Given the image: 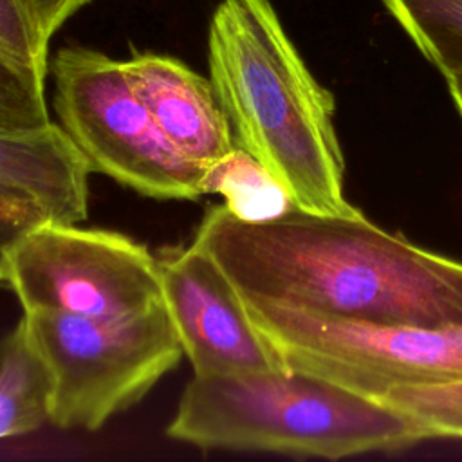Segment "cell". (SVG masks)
Instances as JSON below:
<instances>
[{"mask_svg": "<svg viewBox=\"0 0 462 462\" xmlns=\"http://www.w3.org/2000/svg\"><path fill=\"white\" fill-rule=\"evenodd\" d=\"M0 56L47 79L49 43L25 0H0Z\"/></svg>", "mask_w": 462, "mask_h": 462, "instance_id": "2e32d148", "label": "cell"}, {"mask_svg": "<svg viewBox=\"0 0 462 462\" xmlns=\"http://www.w3.org/2000/svg\"><path fill=\"white\" fill-rule=\"evenodd\" d=\"M49 123L45 79L0 56V130H27Z\"/></svg>", "mask_w": 462, "mask_h": 462, "instance_id": "9a60e30c", "label": "cell"}, {"mask_svg": "<svg viewBox=\"0 0 462 462\" xmlns=\"http://www.w3.org/2000/svg\"><path fill=\"white\" fill-rule=\"evenodd\" d=\"M166 437L199 449L330 460L433 439L402 411L292 370L193 375Z\"/></svg>", "mask_w": 462, "mask_h": 462, "instance_id": "3957f363", "label": "cell"}, {"mask_svg": "<svg viewBox=\"0 0 462 462\" xmlns=\"http://www.w3.org/2000/svg\"><path fill=\"white\" fill-rule=\"evenodd\" d=\"M88 2L90 0H25L47 43H51V38L69 18Z\"/></svg>", "mask_w": 462, "mask_h": 462, "instance_id": "ac0fdd59", "label": "cell"}, {"mask_svg": "<svg viewBox=\"0 0 462 462\" xmlns=\"http://www.w3.org/2000/svg\"><path fill=\"white\" fill-rule=\"evenodd\" d=\"M52 220L31 193L0 182V282H5L7 260L16 242L36 226Z\"/></svg>", "mask_w": 462, "mask_h": 462, "instance_id": "e0dca14e", "label": "cell"}, {"mask_svg": "<svg viewBox=\"0 0 462 462\" xmlns=\"http://www.w3.org/2000/svg\"><path fill=\"white\" fill-rule=\"evenodd\" d=\"M157 260L162 303L195 377L289 370L213 258L189 244Z\"/></svg>", "mask_w": 462, "mask_h": 462, "instance_id": "ba28073f", "label": "cell"}, {"mask_svg": "<svg viewBox=\"0 0 462 462\" xmlns=\"http://www.w3.org/2000/svg\"><path fill=\"white\" fill-rule=\"evenodd\" d=\"M444 78L462 76V0H381Z\"/></svg>", "mask_w": 462, "mask_h": 462, "instance_id": "4fadbf2b", "label": "cell"}, {"mask_svg": "<svg viewBox=\"0 0 462 462\" xmlns=\"http://www.w3.org/2000/svg\"><path fill=\"white\" fill-rule=\"evenodd\" d=\"M381 404L410 415L433 439H462V379L397 392Z\"/></svg>", "mask_w": 462, "mask_h": 462, "instance_id": "5bb4252c", "label": "cell"}, {"mask_svg": "<svg viewBox=\"0 0 462 462\" xmlns=\"http://www.w3.org/2000/svg\"><path fill=\"white\" fill-rule=\"evenodd\" d=\"M191 245L224 271L244 303L415 327H462V262L372 224L361 211L292 208L242 222L209 206Z\"/></svg>", "mask_w": 462, "mask_h": 462, "instance_id": "6da1fadb", "label": "cell"}, {"mask_svg": "<svg viewBox=\"0 0 462 462\" xmlns=\"http://www.w3.org/2000/svg\"><path fill=\"white\" fill-rule=\"evenodd\" d=\"M202 188L204 195H220L242 222H267L296 208L282 180L240 144L204 170Z\"/></svg>", "mask_w": 462, "mask_h": 462, "instance_id": "7c38bea8", "label": "cell"}, {"mask_svg": "<svg viewBox=\"0 0 462 462\" xmlns=\"http://www.w3.org/2000/svg\"><path fill=\"white\" fill-rule=\"evenodd\" d=\"M125 70L161 132L186 159L206 170L236 146L209 78L157 52H132Z\"/></svg>", "mask_w": 462, "mask_h": 462, "instance_id": "9c48e42d", "label": "cell"}, {"mask_svg": "<svg viewBox=\"0 0 462 462\" xmlns=\"http://www.w3.org/2000/svg\"><path fill=\"white\" fill-rule=\"evenodd\" d=\"M49 374V422L96 431L139 402L184 356L164 303L121 319L22 316Z\"/></svg>", "mask_w": 462, "mask_h": 462, "instance_id": "277c9868", "label": "cell"}, {"mask_svg": "<svg viewBox=\"0 0 462 462\" xmlns=\"http://www.w3.org/2000/svg\"><path fill=\"white\" fill-rule=\"evenodd\" d=\"M49 374L25 323L0 337V440L22 437L49 422Z\"/></svg>", "mask_w": 462, "mask_h": 462, "instance_id": "8fae6325", "label": "cell"}, {"mask_svg": "<svg viewBox=\"0 0 462 462\" xmlns=\"http://www.w3.org/2000/svg\"><path fill=\"white\" fill-rule=\"evenodd\" d=\"M5 283L23 312L121 319L162 303L159 260L146 245L123 233L56 220L16 242Z\"/></svg>", "mask_w": 462, "mask_h": 462, "instance_id": "52a82bcc", "label": "cell"}, {"mask_svg": "<svg viewBox=\"0 0 462 462\" xmlns=\"http://www.w3.org/2000/svg\"><path fill=\"white\" fill-rule=\"evenodd\" d=\"M208 63L236 144L282 180L298 209L357 211L343 193L334 96L309 70L269 0L218 2Z\"/></svg>", "mask_w": 462, "mask_h": 462, "instance_id": "7a4b0ae2", "label": "cell"}, {"mask_svg": "<svg viewBox=\"0 0 462 462\" xmlns=\"http://www.w3.org/2000/svg\"><path fill=\"white\" fill-rule=\"evenodd\" d=\"M446 83H448V90H449V96L453 99V105L462 119V76H453V78H446Z\"/></svg>", "mask_w": 462, "mask_h": 462, "instance_id": "d6986e66", "label": "cell"}, {"mask_svg": "<svg viewBox=\"0 0 462 462\" xmlns=\"http://www.w3.org/2000/svg\"><path fill=\"white\" fill-rule=\"evenodd\" d=\"M58 125L90 164L152 199L195 200L204 168L161 132L132 88L125 61L88 47H63L49 60Z\"/></svg>", "mask_w": 462, "mask_h": 462, "instance_id": "5b68a950", "label": "cell"}, {"mask_svg": "<svg viewBox=\"0 0 462 462\" xmlns=\"http://www.w3.org/2000/svg\"><path fill=\"white\" fill-rule=\"evenodd\" d=\"M90 164L51 121L27 130H0V182L42 202L56 222L79 224L88 211Z\"/></svg>", "mask_w": 462, "mask_h": 462, "instance_id": "30bf717a", "label": "cell"}, {"mask_svg": "<svg viewBox=\"0 0 462 462\" xmlns=\"http://www.w3.org/2000/svg\"><path fill=\"white\" fill-rule=\"evenodd\" d=\"M244 307L289 370L379 402L397 392L462 379V327L377 323L262 303Z\"/></svg>", "mask_w": 462, "mask_h": 462, "instance_id": "8992f818", "label": "cell"}]
</instances>
